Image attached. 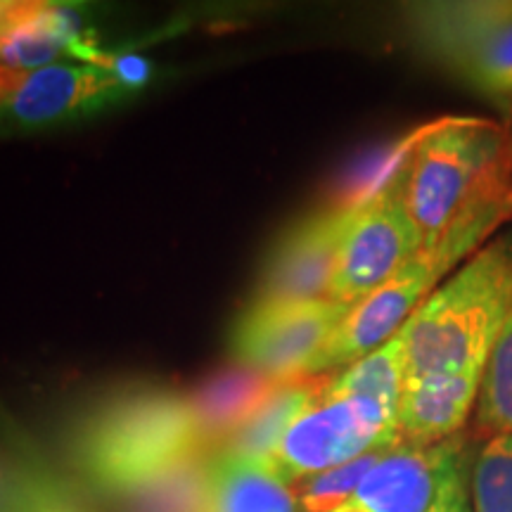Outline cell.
<instances>
[{"mask_svg": "<svg viewBox=\"0 0 512 512\" xmlns=\"http://www.w3.org/2000/svg\"><path fill=\"white\" fill-rule=\"evenodd\" d=\"M420 252V233L406 207L403 164L392 181L354 207L339 245L328 299L344 306L358 304Z\"/></svg>", "mask_w": 512, "mask_h": 512, "instance_id": "cell-7", "label": "cell"}, {"mask_svg": "<svg viewBox=\"0 0 512 512\" xmlns=\"http://www.w3.org/2000/svg\"><path fill=\"white\" fill-rule=\"evenodd\" d=\"M512 219V202H494L472 211L458 221L437 247L422 249L387 283L354 304L332 332L325 347L313 358L306 375L316 377L328 370L347 368L384 342L396 337L418 306L453 266L472 254L494 230Z\"/></svg>", "mask_w": 512, "mask_h": 512, "instance_id": "cell-4", "label": "cell"}, {"mask_svg": "<svg viewBox=\"0 0 512 512\" xmlns=\"http://www.w3.org/2000/svg\"><path fill=\"white\" fill-rule=\"evenodd\" d=\"M209 512H304L297 491L264 460L216 451L209 463Z\"/></svg>", "mask_w": 512, "mask_h": 512, "instance_id": "cell-14", "label": "cell"}, {"mask_svg": "<svg viewBox=\"0 0 512 512\" xmlns=\"http://www.w3.org/2000/svg\"><path fill=\"white\" fill-rule=\"evenodd\" d=\"M354 209L316 211L280 238L261 273L254 304H302L328 299L339 245Z\"/></svg>", "mask_w": 512, "mask_h": 512, "instance_id": "cell-10", "label": "cell"}, {"mask_svg": "<svg viewBox=\"0 0 512 512\" xmlns=\"http://www.w3.org/2000/svg\"><path fill=\"white\" fill-rule=\"evenodd\" d=\"M207 453L181 460L114 498L119 512H209Z\"/></svg>", "mask_w": 512, "mask_h": 512, "instance_id": "cell-16", "label": "cell"}, {"mask_svg": "<svg viewBox=\"0 0 512 512\" xmlns=\"http://www.w3.org/2000/svg\"><path fill=\"white\" fill-rule=\"evenodd\" d=\"M394 446L387 448H373V451L363 453L349 463L332 467V470L320 472V475L306 477L302 482L294 484L299 503H302L304 512H332L339 508L347 498L358 489L363 477L368 475L380 460L392 451Z\"/></svg>", "mask_w": 512, "mask_h": 512, "instance_id": "cell-19", "label": "cell"}, {"mask_svg": "<svg viewBox=\"0 0 512 512\" xmlns=\"http://www.w3.org/2000/svg\"><path fill=\"white\" fill-rule=\"evenodd\" d=\"M351 306L318 299L302 304H252L235 325L230 351L240 366L275 382L304 377Z\"/></svg>", "mask_w": 512, "mask_h": 512, "instance_id": "cell-8", "label": "cell"}, {"mask_svg": "<svg viewBox=\"0 0 512 512\" xmlns=\"http://www.w3.org/2000/svg\"><path fill=\"white\" fill-rule=\"evenodd\" d=\"M330 380V377H328ZM328 380L320 377H292V380L278 382L266 401L252 413L245 425L223 444L219 451L235 453V456L266 460L273 456L275 448L313 401L323 394Z\"/></svg>", "mask_w": 512, "mask_h": 512, "instance_id": "cell-15", "label": "cell"}, {"mask_svg": "<svg viewBox=\"0 0 512 512\" xmlns=\"http://www.w3.org/2000/svg\"><path fill=\"white\" fill-rule=\"evenodd\" d=\"M67 503L46 477L0 453V512H53Z\"/></svg>", "mask_w": 512, "mask_h": 512, "instance_id": "cell-21", "label": "cell"}, {"mask_svg": "<svg viewBox=\"0 0 512 512\" xmlns=\"http://www.w3.org/2000/svg\"><path fill=\"white\" fill-rule=\"evenodd\" d=\"M482 380L477 373L406 377L396 413L401 444L437 446L456 437L482 392Z\"/></svg>", "mask_w": 512, "mask_h": 512, "instance_id": "cell-12", "label": "cell"}, {"mask_svg": "<svg viewBox=\"0 0 512 512\" xmlns=\"http://www.w3.org/2000/svg\"><path fill=\"white\" fill-rule=\"evenodd\" d=\"M53 512H79L76 508H72V505H62V508H57V510H53Z\"/></svg>", "mask_w": 512, "mask_h": 512, "instance_id": "cell-24", "label": "cell"}, {"mask_svg": "<svg viewBox=\"0 0 512 512\" xmlns=\"http://www.w3.org/2000/svg\"><path fill=\"white\" fill-rule=\"evenodd\" d=\"M467 494L472 512H512V437L494 434L470 463Z\"/></svg>", "mask_w": 512, "mask_h": 512, "instance_id": "cell-18", "label": "cell"}, {"mask_svg": "<svg viewBox=\"0 0 512 512\" xmlns=\"http://www.w3.org/2000/svg\"><path fill=\"white\" fill-rule=\"evenodd\" d=\"M408 24L434 62L486 98L512 100V0L418 3Z\"/></svg>", "mask_w": 512, "mask_h": 512, "instance_id": "cell-5", "label": "cell"}, {"mask_svg": "<svg viewBox=\"0 0 512 512\" xmlns=\"http://www.w3.org/2000/svg\"><path fill=\"white\" fill-rule=\"evenodd\" d=\"M512 318V235L479 249L401 328L406 377L484 375Z\"/></svg>", "mask_w": 512, "mask_h": 512, "instance_id": "cell-2", "label": "cell"}, {"mask_svg": "<svg viewBox=\"0 0 512 512\" xmlns=\"http://www.w3.org/2000/svg\"><path fill=\"white\" fill-rule=\"evenodd\" d=\"M195 453H207V448L188 396L147 384L95 403L69 439L74 470L91 489L110 498Z\"/></svg>", "mask_w": 512, "mask_h": 512, "instance_id": "cell-1", "label": "cell"}, {"mask_svg": "<svg viewBox=\"0 0 512 512\" xmlns=\"http://www.w3.org/2000/svg\"><path fill=\"white\" fill-rule=\"evenodd\" d=\"M0 15H3V0H0Z\"/></svg>", "mask_w": 512, "mask_h": 512, "instance_id": "cell-25", "label": "cell"}, {"mask_svg": "<svg viewBox=\"0 0 512 512\" xmlns=\"http://www.w3.org/2000/svg\"><path fill=\"white\" fill-rule=\"evenodd\" d=\"M479 422L512 437V318L486 363L479 392Z\"/></svg>", "mask_w": 512, "mask_h": 512, "instance_id": "cell-20", "label": "cell"}, {"mask_svg": "<svg viewBox=\"0 0 512 512\" xmlns=\"http://www.w3.org/2000/svg\"><path fill=\"white\" fill-rule=\"evenodd\" d=\"M396 413L361 396L320 394L280 441L266 465L287 484L320 475L373 448L399 446Z\"/></svg>", "mask_w": 512, "mask_h": 512, "instance_id": "cell-6", "label": "cell"}, {"mask_svg": "<svg viewBox=\"0 0 512 512\" xmlns=\"http://www.w3.org/2000/svg\"><path fill=\"white\" fill-rule=\"evenodd\" d=\"M95 67L107 69L114 79H117L121 86H124L126 93L138 91V88L147 86L152 74V64L145 60V57H138L133 53H102L100 60Z\"/></svg>", "mask_w": 512, "mask_h": 512, "instance_id": "cell-22", "label": "cell"}, {"mask_svg": "<svg viewBox=\"0 0 512 512\" xmlns=\"http://www.w3.org/2000/svg\"><path fill=\"white\" fill-rule=\"evenodd\" d=\"M403 382H406V351L401 335H396L380 349L370 351L368 356L344 368V373L330 377L323 392L328 396L373 399L392 413H399Z\"/></svg>", "mask_w": 512, "mask_h": 512, "instance_id": "cell-17", "label": "cell"}, {"mask_svg": "<svg viewBox=\"0 0 512 512\" xmlns=\"http://www.w3.org/2000/svg\"><path fill=\"white\" fill-rule=\"evenodd\" d=\"M460 446V439L437 446H394L332 512H427L448 467L463 458Z\"/></svg>", "mask_w": 512, "mask_h": 512, "instance_id": "cell-11", "label": "cell"}, {"mask_svg": "<svg viewBox=\"0 0 512 512\" xmlns=\"http://www.w3.org/2000/svg\"><path fill=\"white\" fill-rule=\"evenodd\" d=\"M510 190V150L501 128L484 119L422 128L406 162V207L422 249L437 247L458 221Z\"/></svg>", "mask_w": 512, "mask_h": 512, "instance_id": "cell-3", "label": "cell"}, {"mask_svg": "<svg viewBox=\"0 0 512 512\" xmlns=\"http://www.w3.org/2000/svg\"><path fill=\"white\" fill-rule=\"evenodd\" d=\"M124 86L93 64H50L22 72L0 102V133H29L91 117L126 98Z\"/></svg>", "mask_w": 512, "mask_h": 512, "instance_id": "cell-9", "label": "cell"}, {"mask_svg": "<svg viewBox=\"0 0 512 512\" xmlns=\"http://www.w3.org/2000/svg\"><path fill=\"white\" fill-rule=\"evenodd\" d=\"M427 512H472L470 510V494H467L465 484V465L463 458L448 467L446 477L441 479L437 498L427 508Z\"/></svg>", "mask_w": 512, "mask_h": 512, "instance_id": "cell-23", "label": "cell"}, {"mask_svg": "<svg viewBox=\"0 0 512 512\" xmlns=\"http://www.w3.org/2000/svg\"><path fill=\"white\" fill-rule=\"evenodd\" d=\"M275 384L278 382L268 375L240 363L207 377L195 394L188 396L202 446L221 448L226 444L266 401Z\"/></svg>", "mask_w": 512, "mask_h": 512, "instance_id": "cell-13", "label": "cell"}]
</instances>
